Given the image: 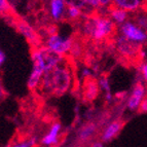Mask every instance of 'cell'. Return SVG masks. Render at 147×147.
Segmentation results:
<instances>
[{
    "instance_id": "obj_1",
    "label": "cell",
    "mask_w": 147,
    "mask_h": 147,
    "mask_svg": "<svg viewBox=\"0 0 147 147\" xmlns=\"http://www.w3.org/2000/svg\"><path fill=\"white\" fill-rule=\"evenodd\" d=\"M32 61L33 68L28 79V88L30 90H36L40 86L44 73L61 64L63 62V56L55 54L44 47L34 51L32 54Z\"/></svg>"
},
{
    "instance_id": "obj_2",
    "label": "cell",
    "mask_w": 147,
    "mask_h": 147,
    "mask_svg": "<svg viewBox=\"0 0 147 147\" xmlns=\"http://www.w3.org/2000/svg\"><path fill=\"white\" fill-rule=\"evenodd\" d=\"M71 84V75L66 67L59 64L44 73L40 82L42 91L49 94H63Z\"/></svg>"
},
{
    "instance_id": "obj_3",
    "label": "cell",
    "mask_w": 147,
    "mask_h": 147,
    "mask_svg": "<svg viewBox=\"0 0 147 147\" xmlns=\"http://www.w3.org/2000/svg\"><path fill=\"white\" fill-rule=\"evenodd\" d=\"M116 25L109 17L97 16L88 19L84 26V31L86 35L95 40H104L114 34Z\"/></svg>"
},
{
    "instance_id": "obj_4",
    "label": "cell",
    "mask_w": 147,
    "mask_h": 147,
    "mask_svg": "<svg viewBox=\"0 0 147 147\" xmlns=\"http://www.w3.org/2000/svg\"><path fill=\"white\" fill-rule=\"evenodd\" d=\"M117 33L130 42L139 47H142L147 42V32L140 28L132 20H127L123 24L119 25L117 28Z\"/></svg>"
},
{
    "instance_id": "obj_5",
    "label": "cell",
    "mask_w": 147,
    "mask_h": 147,
    "mask_svg": "<svg viewBox=\"0 0 147 147\" xmlns=\"http://www.w3.org/2000/svg\"><path fill=\"white\" fill-rule=\"evenodd\" d=\"M45 47L55 54L63 56V55L70 52V49L72 47V41L69 37L53 33L47 39Z\"/></svg>"
},
{
    "instance_id": "obj_6",
    "label": "cell",
    "mask_w": 147,
    "mask_h": 147,
    "mask_svg": "<svg viewBox=\"0 0 147 147\" xmlns=\"http://www.w3.org/2000/svg\"><path fill=\"white\" fill-rule=\"evenodd\" d=\"M115 47L117 52L125 58H136L141 49V47L130 42L118 33L115 35Z\"/></svg>"
},
{
    "instance_id": "obj_7",
    "label": "cell",
    "mask_w": 147,
    "mask_h": 147,
    "mask_svg": "<svg viewBox=\"0 0 147 147\" xmlns=\"http://www.w3.org/2000/svg\"><path fill=\"white\" fill-rule=\"evenodd\" d=\"M145 93H146L145 86L140 82L136 84L133 88L130 97L127 99V108L132 111L138 110L141 102L144 100Z\"/></svg>"
},
{
    "instance_id": "obj_8",
    "label": "cell",
    "mask_w": 147,
    "mask_h": 147,
    "mask_svg": "<svg viewBox=\"0 0 147 147\" xmlns=\"http://www.w3.org/2000/svg\"><path fill=\"white\" fill-rule=\"evenodd\" d=\"M67 6L68 4L65 0H49V8L51 18L56 22L63 20L66 18Z\"/></svg>"
},
{
    "instance_id": "obj_9",
    "label": "cell",
    "mask_w": 147,
    "mask_h": 147,
    "mask_svg": "<svg viewBox=\"0 0 147 147\" xmlns=\"http://www.w3.org/2000/svg\"><path fill=\"white\" fill-rule=\"evenodd\" d=\"M113 7L121 8L127 12H136L146 6L145 0H113Z\"/></svg>"
},
{
    "instance_id": "obj_10",
    "label": "cell",
    "mask_w": 147,
    "mask_h": 147,
    "mask_svg": "<svg viewBox=\"0 0 147 147\" xmlns=\"http://www.w3.org/2000/svg\"><path fill=\"white\" fill-rule=\"evenodd\" d=\"M121 127H123V123L119 121V120H114V121L110 123L102 133V136H101L102 142H110L113 138L118 135Z\"/></svg>"
},
{
    "instance_id": "obj_11",
    "label": "cell",
    "mask_w": 147,
    "mask_h": 147,
    "mask_svg": "<svg viewBox=\"0 0 147 147\" xmlns=\"http://www.w3.org/2000/svg\"><path fill=\"white\" fill-rule=\"evenodd\" d=\"M61 125L59 123H55L51 127L49 133L41 139V144L44 146H54L59 142V136L61 133Z\"/></svg>"
},
{
    "instance_id": "obj_12",
    "label": "cell",
    "mask_w": 147,
    "mask_h": 147,
    "mask_svg": "<svg viewBox=\"0 0 147 147\" xmlns=\"http://www.w3.org/2000/svg\"><path fill=\"white\" fill-rule=\"evenodd\" d=\"M129 13L130 12L121 8L113 7V6L109 8V18L114 22V24L118 26L129 20Z\"/></svg>"
},
{
    "instance_id": "obj_13",
    "label": "cell",
    "mask_w": 147,
    "mask_h": 147,
    "mask_svg": "<svg viewBox=\"0 0 147 147\" xmlns=\"http://www.w3.org/2000/svg\"><path fill=\"white\" fill-rule=\"evenodd\" d=\"M97 132V125L94 123H88L80 127L78 131V139L80 141H88L93 138V136Z\"/></svg>"
},
{
    "instance_id": "obj_14",
    "label": "cell",
    "mask_w": 147,
    "mask_h": 147,
    "mask_svg": "<svg viewBox=\"0 0 147 147\" xmlns=\"http://www.w3.org/2000/svg\"><path fill=\"white\" fill-rule=\"evenodd\" d=\"M68 5H76L79 8L84 9V8H98L97 7V3L95 0H65Z\"/></svg>"
},
{
    "instance_id": "obj_15",
    "label": "cell",
    "mask_w": 147,
    "mask_h": 147,
    "mask_svg": "<svg viewBox=\"0 0 147 147\" xmlns=\"http://www.w3.org/2000/svg\"><path fill=\"white\" fill-rule=\"evenodd\" d=\"M132 21L135 22L140 28H142L143 30L147 32V13L142 11L140 12V10H138V11H136L135 17Z\"/></svg>"
},
{
    "instance_id": "obj_16",
    "label": "cell",
    "mask_w": 147,
    "mask_h": 147,
    "mask_svg": "<svg viewBox=\"0 0 147 147\" xmlns=\"http://www.w3.org/2000/svg\"><path fill=\"white\" fill-rule=\"evenodd\" d=\"M99 86H100L101 90L105 93V98L107 101L112 100V93H111V88L110 84H109V81L106 77H102V78L99 79Z\"/></svg>"
},
{
    "instance_id": "obj_17",
    "label": "cell",
    "mask_w": 147,
    "mask_h": 147,
    "mask_svg": "<svg viewBox=\"0 0 147 147\" xmlns=\"http://www.w3.org/2000/svg\"><path fill=\"white\" fill-rule=\"evenodd\" d=\"M82 13V9L79 8L76 5H68L66 10V18L70 19V20H76Z\"/></svg>"
},
{
    "instance_id": "obj_18",
    "label": "cell",
    "mask_w": 147,
    "mask_h": 147,
    "mask_svg": "<svg viewBox=\"0 0 147 147\" xmlns=\"http://www.w3.org/2000/svg\"><path fill=\"white\" fill-rule=\"evenodd\" d=\"M19 29H20V31L22 32V34L26 36L27 39L31 40L32 42L36 39V35H35L34 31H33L29 26H27L26 24H20L19 25Z\"/></svg>"
},
{
    "instance_id": "obj_19",
    "label": "cell",
    "mask_w": 147,
    "mask_h": 147,
    "mask_svg": "<svg viewBox=\"0 0 147 147\" xmlns=\"http://www.w3.org/2000/svg\"><path fill=\"white\" fill-rule=\"evenodd\" d=\"M36 146V140L34 138H30V139H25L19 142H16L12 144L10 147H35Z\"/></svg>"
},
{
    "instance_id": "obj_20",
    "label": "cell",
    "mask_w": 147,
    "mask_h": 147,
    "mask_svg": "<svg viewBox=\"0 0 147 147\" xmlns=\"http://www.w3.org/2000/svg\"><path fill=\"white\" fill-rule=\"evenodd\" d=\"M10 10V5L7 0H0V16H6Z\"/></svg>"
},
{
    "instance_id": "obj_21",
    "label": "cell",
    "mask_w": 147,
    "mask_h": 147,
    "mask_svg": "<svg viewBox=\"0 0 147 147\" xmlns=\"http://www.w3.org/2000/svg\"><path fill=\"white\" fill-rule=\"evenodd\" d=\"M98 8H110L112 7L113 0H95Z\"/></svg>"
},
{
    "instance_id": "obj_22",
    "label": "cell",
    "mask_w": 147,
    "mask_h": 147,
    "mask_svg": "<svg viewBox=\"0 0 147 147\" xmlns=\"http://www.w3.org/2000/svg\"><path fill=\"white\" fill-rule=\"evenodd\" d=\"M140 72H141V76L145 81H147V62L141 64L140 66Z\"/></svg>"
},
{
    "instance_id": "obj_23",
    "label": "cell",
    "mask_w": 147,
    "mask_h": 147,
    "mask_svg": "<svg viewBox=\"0 0 147 147\" xmlns=\"http://www.w3.org/2000/svg\"><path fill=\"white\" fill-rule=\"evenodd\" d=\"M139 109L141 111H143V112H147V99H144V100L141 102Z\"/></svg>"
},
{
    "instance_id": "obj_24",
    "label": "cell",
    "mask_w": 147,
    "mask_h": 147,
    "mask_svg": "<svg viewBox=\"0 0 147 147\" xmlns=\"http://www.w3.org/2000/svg\"><path fill=\"white\" fill-rule=\"evenodd\" d=\"M4 61H5V55L3 54V52L0 51V67H1V65H2L3 63H4Z\"/></svg>"
},
{
    "instance_id": "obj_25",
    "label": "cell",
    "mask_w": 147,
    "mask_h": 147,
    "mask_svg": "<svg viewBox=\"0 0 147 147\" xmlns=\"http://www.w3.org/2000/svg\"><path fill=\"white\" fill-rule=\"evenodd\" d=\"M5 96V92H4V88H3L2 84H0V99H2L3 97Z\"/></svg>"
},
{
    "instance_id": "obj_26",
    "label": "cell",
    "mask_w": 147,
    "mask_h": 147,
    "mask_svg": "<svg viewBox=\"0 0 147 147\" xmlns=\"http://www.w3.org/2000/svg\"><path fill=\"white\" fill-rule=\"evenodd\" d=\"M92 147H104L103 142H94L92 144Z\"/></svg>"
},
{
    "instance_id": "obj_27",
    "label": "cell",
    "mask_w": 147,
    "mask_h": 147,
    "mask_svg": "<svg viewBox=\"0 0 147 147\" xmlns=\"http://www.w3.org/2000/svg\"><path fill=\"white\" fill-rule=\"evenodd\" d=\"M44 147H53V146H44Z\"/></svg>"
},
{
    "instance_id": "obj_28",
    "label": "cell",
    "mask_w": 147,
    "mask_h": 147,
    "mask_svg": "<svg viewBox=\"0 0 147 147\" xmlns=\"http://www.w3.org/2000/svg\"><path fill=\"white\" fill-rule=\"evenodd\" d=\"M145 1H146V6H147V0H145Z\"/></svg>"
}]
</instances>
